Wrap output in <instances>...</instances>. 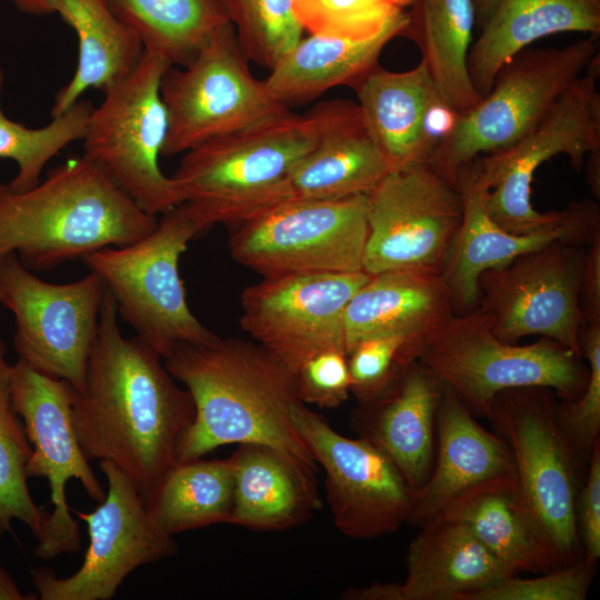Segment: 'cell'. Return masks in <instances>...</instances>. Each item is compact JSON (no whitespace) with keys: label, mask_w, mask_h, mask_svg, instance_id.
Masks as SVG:
<instances>
[{"label":"cell","mask_w":600,"mask_h":600,"mask_svg":"<svg viewBox=\"0 0 600 600\" xmlns=\"http://www.w3.org/2000/svg\"><path fill=\"white\" fill-rule=\"evenodd\" d=\"M157 222L83 156L24 191L0 182V259L16 253L29 270L133 243Z\"/></svg>","instance_id":"cell-3"},{"label":"cell","mask_w":600,"mask_h":600,"mask_svg":"<svg viewBox=\"0 0 600 600\" xmlns=\"http://www.w3.org/2000/svg\"><path fill=\"white\" fill-rule=\"evenodd\" d=\"M367 197L363 270L442 274L463 219L457 186L428 163L390 171Z\"/></svg>","instance_id":"cell-13"},{"label":"cell","mask_w":600,"mask_h":600,"mask_svg":"<svg viewBox=\"0 0 600 600\" xmlns=\"http://www.w3.org/2000/svg\"><path fill=\"white\" fill-rule=\"evenodd\" d=\"M472 42L468 71L480 99L501 67L532 42L554 33L600 34V0H498Z\"/></svg>","instance_id":"cell-28"},{"label":"cell","mask_w":600,"mask_h":600,"mask_svg":"<svg viewBox=\"0 0 600 600\" xmlns=\"http://www.w3.org/2000/svg\"><path fill=\"white\" fill-rule=\"evenodd\" d=\"M0 299H1V293H0Z\"/></svg>","instance_id":"cell-49"},{"label":"cell","mask_w":600,"mask_h":600,"mask_svg":"<svg viewBox=\"0 0 600 600\" xmlns=\"http://www.w3.org/2000/svg\"><path fill=\"white\" fill-rule=\"evenodd\" d=\"M441 517L463 523L514 572L544 573L561 567L531 518L516 478L468 493Z\"/></svg>","instance_id":"cell-31"},{"label":"cell","mask_w":600,"mask_h":600,"mask_svg":"<svg viewBox=\"0 0 600 600\" xmlns=\"http://www.w3.org/2000/svg\"><path fill=\"white\" fill-rule=\"evenodd\" d=\"M233 227L232 258L262 277L364 271L366 194L288 200Z\"/></svg>","instance_id":"cell-11"},{"label":"cell","mask_w":600,"mask_h":600,"mask_svg":"<svg viewBox=\"0 0 600 600\" xmlns=\"http://www.w3.org/2000/svg\"><path fill=\"white\" fill-rule=\"evenodd\" d=\"M599 53V37L563 48H526L506 62L489 92L460 112L430 164L457 186L458 171L473 159L504 150L527 134Z\"/></svg>","instance_id":"cell-7"},{"label":"cell","mask_w":600,"mask_h":600,"mask_svg":"<svg viewBox=\"0 0 600 600\" xmlns=\"http://www.w3.org/2000/svg\"><path fill=\"white\" fill-rule=\"evenodd\" d=\"M443 383L418 361L401 367L376 399L359 403L351 429L398 468L411 490L431 474L437 446V414Z\"/></svg>","instance_id":"cell-23"},{"label":"cell","mask_w":600,"mask_h":600,"mask_svg":"<svg viewBox=\"0 0 600 600\" xmlns=\"http://www.w3.org/2000/svg\"><path fill=\"white\" fill-rule=\"evenodd\" d=\"M413 1L293 0V12L311 34L367 40L404 23Z\"/></svg>","instance_id":"cell-38"},{"label":"cell","mask_w":600,"mask_h":600,"mask_svg":"<svg viewBox=\"0 0 600 600\" xmlns=\"http://www.w3.org/2000/svg\"><path fill=\"white\" fill-rule=\"evenodd\" d=\"M406 22L367 40L310 33L270 69L264 86L288 109L311 102L334 87H353L379 63L382 50L400 37Z\"/></svg>","instance_id":"cell-29"},{"label":"cell","mask_w":600,"mask_h":600,"mask_svg":"<svg viewBox=\"0 0 600 600\" xmlns=\"http://www.w3.org/2000/svg\"><path fill=\"white\" fill-rule=\"evenodd\" d=\"M597 561L582 556L537 578L521 579L512 574L472 594L469 600H584Z\"/></svg>","instance_id":"cell-40"},{"label":"cell","mask_w":600,"mask_h":600,"mask_svg":"<svg viewBox=\"0 0 600 600\" xmlns=\"http://www.w3.org/2000/svg\"><path fill=\"white\" fill-rule=\"evenodd\" d=\"M298 399L323 409L337 408L350 393L347 353L330 350L308 360L294 373Z\"/></svg>","instance_id":"cell-42"},{"label":"cell","mask_w":600,"mask_h":600,"mask_svg":"<svg viewBox=\"0 0 600 600\" xmlns=\"http://www.w3.org/2000/svg\"><path fill=\"white\" fill-rule=\"evenodd\" d=\"M463 219L443 270L453 312L462 314L479 306L478 279L488 269L501 268L516 258L561 241L589 246L600 236V207L590 199L573 201L558 211L550 224L526 234L506 231L493 222L482 204V193L467 168L457 173Z\"/></svg>","instance_id":"cell-20"},{"label":"cell","mask_w":600,"mask_h":600,"mask_svg":"<svg viewBox=\"0 0 600 600\" xmlns=\"http://www.w3.org/2000/svg\"><path fill=\"white\" fill-rule=\"evenodd\" d=\"M140 338H126L114 299L106 289L81 391L73 390L72 420L88 460L108 461L144 502L176 463L180 436L194 418L189 391Z\"/></svg>","instance_id":"cell-1"},{"label":"cell","mask_w":600,"mask_h":600,"mask_svg":"<svg viewBox=\"0 0 600 600\" xmlns=\"http://www.w3.org/2000/svg\"><path fill=\"white\" fill-rule=\"evenodd\" d=\"M588 471L582 489L577 496L576 519L583 556L600 557V440L588 459Z\"/></svg>","instance_id":"cell-43"},{"label":"cell","mask_w":600,"mask_h":600,"mask_svg":"<svg viewBox=\"0 0 600 600\" xmlns=\"http://www.w3.org/2000/svg\"><path fill=\"white\" fill-rule=\"evenodd\" d=\"M599 78L598 53L527 134L509 148L464 166L481 190L487 214L506 231L530 233L558 217V211L542 213L531 203L533 176L543 162L563 153L580 172L586 157L600 150Z\"/></svg>","instance_id":"cell-8"},{"label":"cell","mask_w":600,"mask_h":600,"mask_svg":"<svg viewBox=\"0 0 600 600\" xmlns=\"http://www.w3.org/2000/svg\"><path fill=\"white\" fill-rule=\"evenodd\" d=\"M404 346L400 336H378L358 342L348 352L350 393L359 403L376 399L393 381L402 367Z\"/></svg>","instance_id":"cell-41"},{"label":"cell","mask_w":600,"mask_h":600,"mask_svg":"<svg viewBox=\"0 0 600 600\" xmlns=\"http://www.w3.org/2000/svg\"><path fill=\"white\" fill-rule=\"evenodd\" d=\"M106 288L93 272L69 283L39 279L16 253L0 259V303L13 313V347L20 360L76 391L87 367Z\"/></svg>","instance_id":"cell-14"},{"label":"cell","mask_w":600,"mask_h":600,"mask_svg":"<svg viewBox=\"0 0 600 600\" xmlns=\"http://www.w3.org/2000/svg\"><path fill=\"white\" fill-rule=\"evenodd\" d=\"M587 182L593 194L600 197V150L589 153L587 157Z\"/></svg>","instance_id":"cell-47"},{"label":"cell","mask_w":600,"mask_h":600,"mask_svg":"<svg viewBox=\"0 0 600 600\" xmlns=\"http://www.w3.org/2000/svg\"><path fill=\"white\" fill-rule=\"evenodd\" d=\"M291 420L326 473V498L336 528L352 539L393 533L407 522L413 491L391 460L368 440L337 432L320 413L297 401Z\"/></svg>","instance_id":"cell-17"},{"label":"cell","mask_w":600,"mask_h":600,"mask_svg":"<svg viewBox=\"0 0 600 600\" xmlns=\"http://www.w3.org/2000/svg\"><path fill=\"white\" fill-rule=\"evenodd\" d=\"M4 71L0 64V159H10L18 167L8 182L14 191L28 190L40 182L46 164L74 140L82 139L92 106L78 100L66 112L41 128H28L9 119L1 108Z\"/></svg>","instance_id":"cell-36"},{"label":"cell","mask_w":600,"mask_h":600,"mask_svg":"<svg viewBox=\"0 0 600 600\" xmlns=\"http://www.w3.org/2000/svg\"><path fill=\"white\" fill-rule=\"evenodd\" d=\"M580 349L588 362V382L574 400L557 404L560 428L578 459H589L600 432V323L586 324Z\"/></svg>","instance_id":"cell-39"},{"label":"cell","mask_w":600,"mask_h":600,"mask_svg":"<svg viewBox=\"0 0 600 600\" xmlns=\"http://www.w3.org/2000/svg\"><path fill=\"white\" fill-rule=\"evenodd\" d=\"M498 0H473L476 9V26L480 29L494 10Z\"/></svg>","instance_id":"cell-48"},{"label":"cell","mask_w":600,"mask_h":600,"mask_svg":"<svg viewBox=\"0 0 600 600\" xmlns=\"http://www.w3.org/2000/svg\"><path fill=\"white\" fill-rule=\"evenodd\" d=\"M402 583L347 590L346 600H469L516 574L492 556L460 521L439 517L420 527L407 557Z\"/></svg>","instance_id":"cell-21"},{"label":"cell","mask_w":600,"mask_h":600,"mask_svg":"<svg viewBox=\"0 0 600 600\" xmlns=\"http://www.w3.org/2000/svg\"><path fill=\"white\" fill-rule=\"evenodd\" d=\"M474 24L473 0H414L400 33L419 47L439 97L459 112L480 100L468 71Z\"/></svg>","instance_id":"cell-32"},{"label":"cell","mask_w":600,"mask_h":600,"mask_svg":"<svg viewBox=\"0 0 600 600\" xmlns=\"http://www.w3.org/2000/svg\"><path fill=\"white\" fill-rule=\"evenodd\" d=\"M108 482L102 502L92 512L70 508L87 523L89 547L79 570L58 578L47 567L31 570L41 600H109L138 567L178 551L173 537L152 522L133 483L112 463L100 461Z\"/></svg>","instance_id":"cell-19"},{"label":"cell","mask_w":600,"mask_h":600,"mask_svg":"<svg viewBox=\"0 0 600 600\" xmlns=\"http://www.w3.org/2000/svg\"><path fill=\"white\" fill-rule=\"evenodd\" d=\"M366 271L262 277L241 294V329L293 374L314 356L347 353L346 308Z\"/></svg>","instance_id":"cell-16"},{"label":"cell","mask_w":600,"mask_h":600,"mask_svg":"<svg viewBox=\"0 0 600 600\" xmlns=\"http://www.w3.org/2000/svg\"><path fill=\"white\" fill-rule=\"evenodd\" d=\"M171 66L143 50L138 66L92 108L82 137L83 157L154 217L182 203L176 182L159 163L168 133L160 84Z\"/></svg>","instance_id":"cell-10"},{"label":"cell","mask_w":600,"mask_h":600,"mask_svg":"<svg viewBox=\"0 0 600 600\" xmlns=\"http://www.w3.org/2000/svg\"><path fill=\"white\" fill-rule=\"evenodd\" d=\"M203 230L183 202L162 213L138 241L81 258L111 293L118 314L163 360L178 344H212L220 339L191 312L179 274L181 254Z\"/></svg>","instance_id":"cell-5"},{"label":"cell","mask_w":600,"mask_h":600,"mask_svg":"<svg viewBox=\"0 0 600 600\" xmlns=\"http://www.w3.org/2000/svg\"><path fill=\"white\" fill-rule=\"evenodd\" d=\"M352 88L364 122L392 170L429 163L428 119L441 98L422 61L400 72L378 63Z\"/></svg>","instance_id":"cell-27"},{"label":"cell","mask_w":600,"mask_h":600,"mask_svg":"<svg viewBox=\"0 0 600 600\" xmlns=\"http://www.w3.org/2000/svg\"><path fill=\"white\" fill-rule=\"evenodd\" d=\"M11 370L0 340V536L11 531L12 520H19L38 538L47 511L34 503L27 483L26 463L32 448L12 401Z\"/></svg>","instance_id":"cell-35"},{"label":"cell","mask_w":600,"mask_h":600,"mask_svg":"<svg viewBox=\"0 0 600 600\" xmlns=\"http://www.w3.org/2000/svg\"><path fill=\"white\" fill-rule=\"evenodd\" d=\"M27 14L44 16L53 12L51 0H8Z\"/></svg>","instance_id":"cell-46"},{"label":"cell","mask_w":600,"mask_h":600,"mask_svg":"<svg viewBox=\"0 0 600 600\" xmlns=\"http://www.w3.org/2000/svg\"><path fill=\"white\" fill-rule=\"evenodd\" d=\"M160 94L168 114L166 157L291 110L253 77L231 22L182 69L167 70Z\"/></svg>","instance_id":"cell-12"},{"label":"cell","mask_w":600,"mask_h":600,"mask_svg":"<svg viewBox=\"0 0 600 600\" xmlns=\"http://www.w3.org/2000/svg\"><path fill=\"white\" fill-rule=\"evenodd\" d=\"M248 59L271 69L301 39L304 29L293 0H222Z\"/></svg>","instance_id":"cell-37"},{"label":"cell","mask_w":600,"mask_h":600,"mask_svg":"<svg viewBox=\"0 0 600 600\" xmlns=\"http://www.w3.org/2000/svg\"><path fill=\"white\" fill-rule=\"evenodd\" d=\"M233 508L229 524L283 531L307 522L320 509L318 466L264 443H240L231 457Z\"/></svg>","instance_id":"cell-25"},{"label":"cell","mask_w":600,"mask_h":600,"mask_svg":"<svg viewBox=\"0 0 600 600\" xmlns=\"http://www.w3.org/2000/svg\"><path fill=\"white\" fill-rule=\"evenodd\" d=\"M233 469L230 458L176 462L144 502L154 526L163 533L229 523L233 508Z\"/></svg>","instance_id":"cell-33"},{"label":"cell","mask_w":600,"mask_h":600,"mask_svg":"<svg viewBox=\"0 0 600 600\" xmlns=\"http://www.w3.org/2000/svg\"><path fill=\"white\" fill-rule=\"evenodd\" d=\"M443 387L433 468L426 483L413 492L406 522L413 527L441 517L486 484L516 478L514 460L504 440L484 429L466 404Z\"/></svg>","instance_id":"cell-22"},{"label":"cell","mask_w":600,"mask_h":600,"mask_svg":"<svg viewBox=\"0 0 600 600\" xmlns=\"http://www.w3.org/2000/svg\"><path fill=\"white\" fill-rule=\"evenodd\" d=\"M36 594H23L16 581L0 563V600L37 599Z\"/></svg>","instance_id":"cell-45"},{"label":"cell","mask_w":600,"mask_h":600,"mask_svg":"<svg viewBox=\"0 0 600 600\" xmlns=\"http://www.w3.org/2000/svg\"><path fill=\"white\" fill-rule=\"evenodd\" d=\"M191 394L194 418L180 436L176 462L202 458L226 444L264 443L316 464L291 420L294 374L258 343L219 339L178 344L164 359Z\"/></svg>","instance_id":"cell-2"},{"label":"cell","mask_w":600,"mask_h":600,"mask_svg":"<svg viewBox=\"0 0 600 600\" xmlns=\"http://www.w3.org/2000/svg\"><path fill=\"white\" fill-rule=\"evenodd\" d=\"M392 171L374 142L357 102L326 101L317 146L289 172V200L364 196Z\"/></svg>","instance_id":"cell-26"},{"label":"cell","mask_w":600,"mask_h":600,"mask_svg":"<svg viewBox=\"0 0 600 600\" xmlns=\"http://www.w3.org/2000/svg\"><path fill=\"white\" fill-rule=\"evenodd\" d=\"M78 38V63L70 81L56 94L54 118L72 107L88 89L103 92L126 78L139 63L143 46L111 11L106 0H51Z\"/></svg>","instance_id":"cell-30"},{"label":"cell","mask_w":600,"mask_h":600,"mask_svg":"<svg viewBox=\"0 0 600 600\" xmlns=\"http://www.w3.org/2000/svg\"><path fill=\"white\" fill-rule=\"evenodd\" d=\"M583 251L558 241L483 271L478 279L479 307L494 336L507 343L541 336L581 354Z\"/></svg>","instance_id":"cell-18"},{"label":"cell","mask_w":600,"mask_h":600,"mask_svg":"<svg viewBox=\"0 0 600 600\" xmlns=\"http://www.w3.org/2000/svg\"><path fill=\"white\" fill-rule=\"evenodd\" d=\"M476 414L489 417L501 391L544 387L560 400H574L588 382L583 357L549 338L518 346L499 340L486 312L453 314L414 353Z\"/></svg>","instance_id":"cell-6"},{"label":"cell","mask_w":600,"mask_h":600,"mask_svg":"<svg viewBox=\"0 0 600 600\" xmlns=\"http://www.w3.org/2000/svg\"><path fill=\"white\" fill-rule=\"evenodd\" d=\"M326 102L291 110L209 140L187 152L171 176L182 203L204 229L237 224L289 200L287 178L318 143Z\"/></svg>","instance_id":"cell-4"},{"label":"cell","mask_w":600,"mask_h":600,"mask_svg":"<svg viewBox=\"0 0 600 600\" xmlns=\"http://www.w3.org/2000/svg\"><path fill=\"white\" fill-rule=\"evenodd\" d=\"M453 314L450 289L442 274L414 270L370 274L346 308L347 354L364 339L400 336L406 339L400 357L404 366L414 361L420 343Z\"/></svg>","instance_id":"cell-24"},{"label":"cell","mask_w":600,"mask_h":600,"mask_svg":"<svg viewBox=\"0 0 600 600\" xmlns=\"http://www.w3.org/2000/svg\"><path fill=\"white\" fill-rule=\"evenodd\" d=\"M579 301L583 326L600 323V236L583 251Z\"/></svg>","instance_id":"cell-44"},{"label":"cell","mask_w":600,"mask_h":600,"mask_svg":"<svg viewBox=\"0 0 600 600\" xmlns=\"http://www.w3.org/2000/svg\"><path fill=\"white\" fill-rule=\"evenodd\" d=\"M143 49L187 66L229 17L222 0H106Z\"/></svg>","instance_id":"cell-34"},{"label":"cell","mask_w":600,"mask_h":600,"mask_svg":"<svg viewBox=\"0 0 600 600\" xmlns=\"http://www.w3.org/2000/svg\"><path fill=\"white\" fill-rule=\"evenodd\" d=\"M73 387L66 380L41 373L18 359L11 370V394L32 451L26 463L27 478H46L53 510L47 512L34 556L49 560L80 550L78 522L70 514L66 484L77 479L88 496L106 497L79 444L73 420Z\"/></svg>","instance_id":"cell-15"},{"label":"cell","mask_w":600,"mask_h":600,"mask_svg":"<svg viewBox=\"0 0 600 600\" xmlns=\"http://www.w3.org/2000/svg\"><path fill=\"white\" fill-rule=\"evenodd\" d=\"M544 387L512 388L492 400L488 419L511 450L521 498L561 567L581 558L576 519L579 459Z\"/></svg>","instance_id":"cell-9"}]
</instances>
